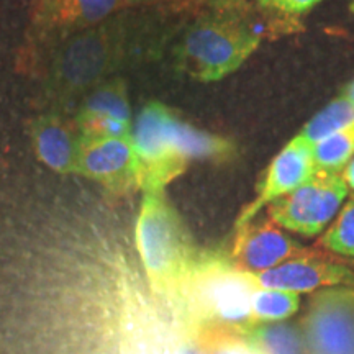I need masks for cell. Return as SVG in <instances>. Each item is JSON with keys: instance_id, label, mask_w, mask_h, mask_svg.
<instances>
[{"instance_id": "obj_10", "label": "cell", "mask_w": 354, "mask_h": 354, "mask_svg": "<svg viewBox=\"0 0 354 354\" xmlns=\"http://www.w3.org/2000/svg\"><path fill=\"white\" fill-rule=\"evenodd\" d=\"M76 174L99 183L117 196L140 189L138 161L131 140H81Z\"/></svg>"}, {"instance_id": "obj_20", "label": "cell", "mask_w": 354, "mask_h": 354, "mask_svg": "<svg viewBox=\"0 0 354 354\" xmlns=\"http://www.w3.org/2000/svg\"><path fill=\"white\" fill-rule=\"evenodd\" d=\"M74 123H76L79 135L84 141L92 140H105V138H123L131 140L133 125L127 122L115 120L109 117H97V115H88V117H79L74 115Z\"/></svg>"}, {"instance_id": "obj_9", "label": "cell", "mask_w": 354, "mask_h": 354, "mask_svg": "<svg viewBox=\"0 0 354 354\" xmlns=\"http://www.w3.org/2000/svg\"><path fill=\"white\" fill-rule=\"evenodd\" d=\"M318 250L302 246L282 232L274 221L251 220L236 228L230 259L236 268L250 274H259L287 261L315 254Z\"/></svg>"}, {"instance_id": "obj_4", "label": "cell", "mask_w": 354, "mask_h": 354, "mask_svg": "<svg viewBox=\"0 0 354 354\" xmlns=\"http://www.w3.org/2000/svg\"><path fill=\"white\" fill-rule=\"evenodd\" d=\"M258 289L253 274L241 271L227 256L205 253L197 254L172 300L194 320L243 333L256 325L251 299Z\"/></svg>"}, {"instance_id": "obj_25", "label": "cell", "mask_w": 354, "mask_h": 354, "mask_svg": "<svg viewBox=\"0 0 354 354\" xmlns=\"http://www.w3.org/2000/svg\"><path fill=\"white\" fill-rule=\"evenodd\" d=\"M342 176H343L344 183H346V185H348V189L354 190V158L348 162V166L342 171Z\"/></svg>"}, {"instance_id": "obj_5", "label": "cell", "mask_w": 354, "mask_h": 354, "mask_svg": "<svg viewBox=\"0 0 354 354\" xmlns=\"http://www.w3.org/2000/svg\"><path fill=\"white\" fill-rule=\"evenodd\" d=\"M136 248L153 289L174 299L197 251L166 190L145 192L136 221Z\"/></svg>"}, {"instance_id": "obj_27", "label": "cell", "mask_w": 354, "mask_h": 354, "mask_svg": "<svg viewBox=\"0 0 354 354\" xmlns=\"http://www.w3.org/2000/svg\"><path fill=\"white\" fill-rule=\"evenodd\" d=\"M351 10H353V12H354V2H353V3H351Z\"/></svg>"}, {"instance_id": "obj_15", "label": "cell", "mask_w": 354, "mask_h": 354, "mask_svg": "<svg viewBox=\"0 0 354 354\" xmlns=\"http://www.w3.org/2000/svg\"><path fill=\"white\" fill-rule=\"evenodd\" d=\"M240 335L264 354H305L300 330L287 323H256Z\"/></svg>"}, {"instance_id": "obj_7", "label": "cell", "mask_w": 354, "mask_h": 354, "mask_svg": "<svg viewBox=\"0 0 354 354\" xmlns=\"http://www.w3.org/2000/svg\"><path fill=\"white\" fill-rule=\"evenodd\" d=\"M348 185L342 174L315 172L307 183L268 205V218L302 236H317L342 210Z\"/></svg>"}, {"instance_id": "obj_22", "label": "cell", "mask_w": 354, "mask_h": 354, "mask_svg": "<svg viewBox=\"0 0 354 354\" xmlns=\"http://www.w3.org/2000/svg\"><path fill=\"white\" fill-rule=\"evenodd\" d=\"M212 342H209L203 353L205 354H264L254 344H251L245 336L234 331L218 330L212 336Z\"/></svg>"}, {"instance_id": "obj_12", "label": "cell", "mask_w": 354, "mask_h": 354, "mask_svg": "<svg viewBox=\"0 0 354 354\" xmlns=\"http://www.w3.org/2000/svg\"><path fill=\"white\" fill-rule=\"evenodd\" d=\"M315 172L317 169L313 165L312 146L297 135L272 159L256 197L248 203L238 216L236 228L254 220L256 215L269 203L289 196L290 192H294L295 189L307 183Z\"/></svg>"}, {"instance_id": "obj_11", "label": "cell", "mask_w": 354, "mask_h": 354, "mask_svg": "<svg viewBox=\"0 0 354 354\" xmlns=\"http://www.w3.org/2000/svg\"><path fill=\"white\" fill-rule=\"evenodd\" d=\"M259 289L295 292H317L330 287H354V271L336 263L333 258L318 250L315 254L287 261L269 271L253 274Z\"/></svg>"}, {"instance_id": "obj_19", "label": "cell", "mask_w": 354, "mask_h": 354, "mask_svg": "<svg viewBox=\"0 0 354 354\" xmlns=\"http://www.w3.org/2000/svg\"><path fill=\"white\" fill-rule=\"evenodd\" d=\"M318 243L328 253L354 258V196L343 203L339 214Z\"/></svg>"}, {"instance_id": "obj_24", "label": "cell", "mask_w": 354, "mask_h": 354, "mask_svg": "<svg viewBox=\"0 0 354 354\" xmlns=\"http://www.w3.org/2000/svg\"><path fill=\"white\" fill-rule=\"evenodd\" d=\"M165 354H205L203 348L194 339L183 336V338L171 339L169 344L165 346Z\"/></svg>"}, {"instance_id": "obj_18", "label": "cell", "mask_w": 354, "mask_h": 354, "mask_svg": "<svg viewBox=\"0 0 354 354\" xmlns=\"http://www.w3.org/2000/svg\"><path fill=\"white\" fill-rule=\"evenodd\" d=\"M300 295L295 292L258 289L251 299V310L256 323L282 322L297 313Z\"/></svg>"}, {"instance_id": "obj_17", "label": "cell", "mask_w": 354, "mask_h": 354, "mask_svg": "<svg viewBox=\"0 0 354 354\" xmlns=\"http://www.w3.org/2000/svg\"><path fill=\"white\" fill-rule=\"evenodd\" d=\"M312 158L318 172L342 174V171L354 158V127L312 145Z\"/></svg>"}, {"instance_id": "obj_23", "label": "cell", "mask_w": 354, "mask_h": 354, "mask_svg": "<svg viewBox=\"0 0 354 354\" xmlns=\"http://www.w3.org/2000/svg\"><path fill=\"white\" fill-rule=\"evenodd\" d=\"M264 10L282 17H299L312 10L322 0H256Z\"/></svg>"}, {"instance_id": "obj_13", "label": "cell", "mask_w": 354, "mask_h": 354, "mask_svg": "<svg viewBox=\"0 0 354 354\" xmlns=\"http://www.w3.org/2000/svg\"><path fill=\"white\" fill-rule=\"evenodd\" d=\"M28 133L35 154L44 166L57 174H76L81 135L74 118L64 113L41 112L30 122Z\"/></svg>"}, {"instance_id": "obj_21", "label": "cell", "mask_w": 354, "mask_h": 354, "mask_svg": "<svg viewBox=\"0 0 354 354\" xmlns=\"http://www.w3.org/2000/svg\"><path fill=\"white\" fill-rule=\"evenodd\" d=\"M207 3L209 0H123L122 10L138 8V10L165 13V15L192 17Z\"/></svg>"}, {"instance_id": "obj_2", "label": "cell", "mask_w": 354, "mask_h": 354, "mask_svg": "<svg viewBox=\"0 0 354 354\" xmlns=\"http://www.w3.org/2000/svg\"><path fill=\"white\" fill-rule=\"evenodd\" d=\"M131 143L143 192L166 190L192 161H223L236 151L232 141L194 128L156 100L146 104L136 117Z\"/></svg>"}, {"instance_id": "obj_16", "label": "cell", "mask_w": 354, "mask_h": 354, "mask_svg": "<svg viewBox=\"0 0 354 354\" xmlns=\"http://www.w3.org/2000/svg\"><path fill=\"white\" fill-rule=\"evenodd\" d=\"M349 127H354V105L344 97H338L307 122L299 136L312 146Z\"/></svg>"}, {"instance_id": "obj_6", "label": "cell", "mask_w": 354, "mask_h": 354, "mask_svg": "<svg viewBox=\"0 0 354 354\" xmlns=\"http://www.w3.org/2000/svg\"><path fill=\"white\" fill-rule=\"evenodd\" d=\"M122 7L123 0H32L17 69L38 76L61 43L102 24Z\"/></svg>"}, {"instance_id": "obj_1", "label": "cell", "mask_w": 354, "mask_h": 354, "mask_svg": "<svg viewBox=\"0 0 354 354\" xmlns=\"http://www.w3.org/2000/svg\"><path fill=\"white\" fill-rule=\"evenodd\" d=\"M130 10L74 35L51 53L38 74L37 105L41 112L68 115L92 88L109 81L123 59Z\"/></svg>"}, {"instance_id": "obj_26", "label": "cell", "mask_w": 354, "mask_h": 354, "mask_svg": "<svg viewBox=\"0 0 354 354\" xmlns=\"http://www.w3.org/2000/svg\"><path fill=\"white\" fill-rule=\"evenodd\" d=\"M342 97H344V99H346L349 104L354 105V81L349 82V86L344 88V92H343Z\"/></svg>"}, {"instance_id": "obj_14", "label": "cell", "mask_w": 354, "mask_h": 354, "mask_svg": "<svg viewBox=\"0 0 354 354\" xmlns=\"http://www.w3.org/2000/svg\"><path fill=\"white\" fill-rule=\"evenodd\" d=\"M76 115L79 117L97 115V117H109L131 123V109L125 81L122 77H110L109 81L92 88L77 104Z\"/></svg>"}, {"instance_id": "obj_3", "label": "cell", "mask_w": 354, "mask_h": 354, "mask_svg": "<svg viewBox=\"0 0 354 354\" xmlns=\"http://www.w3.org/2000/svg\"><path fill=\"white\" fill-rule=\"evenodd\" d=\"M261 39L248 0H209L177 41L176 64L198 82L220 81L245 64Z\"/></svg>"}, {"instance_id": "obj_8", "label": "cell", "mask_w": 354, "mask_h": 354, "mask_svg": "<svg viewBox=\"0 0 354 354\" xmlns=\"http://www.w3.org/2000/svg\"><path fill=\"white\" fill-rule=\"evenodd\" d=\"M299 330L305 354H354V287L315 292Z\"/></svg>"}]
</instances>
